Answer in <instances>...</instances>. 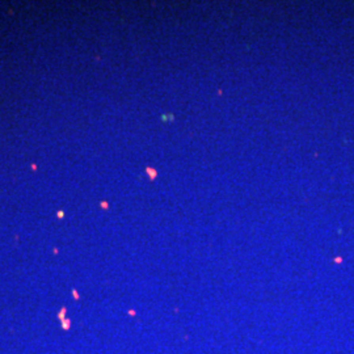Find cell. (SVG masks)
Segmentation results:
<instances>
[{
  "mask_svg": "<svg viewBox=\"0 0 354 354\" xmlns=\"http://www.w3.org/2000/svg\"><path fill=\"white\" fill-rule=\"evenodd\" d=\"M58 216H59V218H63V211H59V213H58Z\"/></svg>",
  "mask_w": 354,
  "mask_h": 354,
  "instance_id": "cell-1",
  "label": "cell"
}]
</instances>
